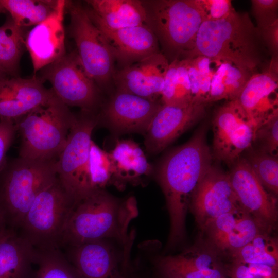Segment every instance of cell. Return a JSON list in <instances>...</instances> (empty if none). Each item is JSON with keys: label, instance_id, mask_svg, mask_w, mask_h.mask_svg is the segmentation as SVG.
Wrapping results in <instances>:
<instances>
[{"label": "cell", "instance_id": "obj_6", "mask_svg": "<svg viewBox=\"0 0 278 278\" xmlns=\"http://www.w3.org/2000/svg\"><path fill=\"white\" fill-rule=\"evenodd\" d=\"M147 24L156 36L165 56L184 59L194 47L200 25L205 20L200 0L142 1Z\"/></svg>", "mask_w": 278, "mask_h": 278}, {"label": "cell", "instance_id": "obj_31", "mask_svg": "<svg viewBox=\"0 0 278 278\" xmlns=\"http://www.w3.org/2000/svg\"><path fill=\"white\" fill-rule=\"evenodd\" d=\"M37 250V278H81L60 248Z\"/></svg>", "mask_w": 278, "mask_h": 278}, {"label": "cell", "instance_id": "obj_36", "mask_svg": "<svg viewBox=\"0 0 278 278\" xmlns=\"http://www.w3.org/2000/svg\"><path fill=\"white\" fill-rule=\"evenodd\" d=\"M251 11L257 29H261L278 22L277 0H252Z\"/></svg>", "mask_w": 278, "mask_h": 278}, {"label": "cell", "instance_id": "obj_41", "mask_svg": "<svg viewBox=\"0 0 278 278\" xmlns=\"http://www.w3.org/2000/svg\"><path fill=\"white\" fill-rule=\"evenodd\" d=\"M7 226L2 212L0 209V235L7 228Z\"/></svg>", "mask_w": 278, "mask_h": 278}, {"label": "cell", "instance_id": "obj_37", "mask_svg": "<svg viewBox=\"0 0 278 278\" xmlns=\"http://www.w3.org/2000/svg\"><path fill=\"white\" fill-rule=\"evenodd\" d=\"M191 101H192V98L187 61L185 58L178 59L171 104H184Z\"/></svg>", "mask_w": 278, "mask_h": 278}, {"label": "cell", "instance_id": "obj_14", "mask_svg": "<svg viewBox=\"0 0 278 278\" xmlns=\"http://www.w3.org/2000/svg\"><path fill=\"white\" fill-rule=\"evenodd\" d=\"M239 205L228 173L212 165L194 192L189 207L203 230L211 221Z\"/></svg>", "mask_w": 278, "mask_h": 278}, {"label": "cell", "instance_id": "obj_38", "mask_svg": "<svg viewBox=\"0 0 278 278\" xmlns=\"http://www.w3.org/2000/svg\"><path fill=\"white\" fill-rule=\"evenodd\" d=\"M205 21H217L228 16L234 9L229 0H200Z\"/></svg>", "mask_w": 278, "mask_h": 278}, {"label": "cell", "instance_id": "obj_21", "mask_svg": "<svg viewBox=\"0 0 278 278\" xmlns=\"http://www.w3.org/2000/svg\"><path fill=\"white\" fill-rule=\"evenodd\" d=\"M157 268L160 278H230L228 268L212 248L194 247L180 254L163 257Z\"/></svg>", "mask_w": 278, "mask_h": 278}, {"label": "cell", "instance_id": "obj_32", "mask_svg": "<svg viewBox=\"0 0 278 278\" xmlns=\"http://www.w3.org/2000/svg\"><path fill=\"white\" fill-rule=\"evenodd\" d=\"M256 176L270 193L278 194V158L258 149L250 150L245 157Z\"/></svg>", "mask_w": 278, "mask_h": 278}, {"label": "cell", "instance_id": "obj_17", "mask_svg": "<svg viewBox=\"0 0 278 278\" xmlns=\"http://www.w3.org/2000/svg\"><path fill=\"white\" fill-rule=\"evenodd\" d=\"M203 231L212 249L231 256L260 233L269 232L240 205L211 221Z\"/></svg>", "mask_w": 278, "mask_h": 278}, {"label": "cell", "instance_id": "obj_33", "mask_svg": "<svg viewBox=\"0 0 278 278\" xmlns=\"http://www.w3.org/2000/svg\"><path fill=\"white\" fill-rule=\"evenodd\" d=\"M114 167L109 152L100 148L92 140L88 163V178L92 191L104 189L114 177Z\"/></svg>", "mask_w": 278, "mask_h": 278}, {"label": "cell", "instance_id": "obj_11", "mask_svg": "<svg viewBox=\"0 0 278 278\" xmlns=\"http://www.w3.org/2000/svg\"><path fill=\"white\" fill-rule=\"evenodd\" d=\"M213 158L232 165L251 148L255 128L237 100L216 111L212 120Z\"/></svg>", "mask_w": 278, "mask_h": 278}, {"label": "cell", "instance_id": "obj_20", "mask_svg": "<svg viewBox=\"0 0 278 278\" xmlns=\"http://www.w3.org/2000/svg\"><path fill=\"white\" fill-rule=\"evenodd\" d=\"M55 96L40 78L8 77L0 82V120L14 121Z\"/></svg>", "mask_w": 278, "mask_h": 278}, {"label": "cell", "instance_id": "obj_13", "mask_svg": "<svg viewBox=\"0 0 278 278\" xmlns=\"http://www.w3.org/2000/svg\"><path fill=\"white\" fill-rule=\"evenodd\" d=\"M206 105L191 101L161 104L145 132V145L152 154L161 152L204 115Z\"/></svg>", "mask_w": 278, "mask_h": 278}, {"label": "cell", "instance_id": "obj_3", "mask_svg": "<svg viewBox=\"0 0 278 278\" xmlns=\"http://www.w3.org/2000/svg\"><path fill=\"white\" fill-rule=\"evenodd\" d=\"M260 42L248 13L234 9L222 19L202 22L194 47L185 58L205 56L229 61L253 72L261 62Z\"/></svg>", "mask_w": 278, "mask_h": 278}, {"label": "cell", "instance_id": "obj_24", "mask_svg": "<svg viewBox=\"0 0 278 278\" xmlns=\"http://www.w3.org/2000/svg\"><path fill=\"white\" fill-rule=\"evenodd\" d=\"M86 10L93 22L111 29L147 24V14L141 1L89 0Z\"/></svg>", "mask_w": 278, "mask_h": 278}, {"label": "cell", "instance_id": "obj_25", "mask_svg": "<svg viewBox=\"0 0 278 278\" xmlns=\"http://www.w3.org/2000/svg\"><path fill=\"white\" fill-rule=\"evenodd\" d=\"M37 250L16 230L0 235V278H27L35 264Z\"/></svg>", "mask_w": 278, "mask_h": 278}, {"label": "cell", "instance_id": "obj_16", "mask_svg": "<svg viewBox=\"0 0 278 278\" xmlns=\"http://www.w3.org/2000/svg\"><path fill=\"white\" fill-rule=\"evenodd\" d=\"M65 12L66 1L59 0L55 12L26 34L25 47L29 53L34 74L66 54Z\"/></svg>", "mask_w": 278, "mask_h": 278}, {"label": "cell", "instance_id": "obj_5", "mask_svg": "<svg viewBox=\"0 0 278 278\" xmlns=\"http://www.w3.org/2000/svg\"><path fill=\"white\" fill-rule=\"evenodd\" d=\"M77 120L56 96L14 121L20 136L19 157L37 160L58 158Z\"/></svg>", "mask_w": 278, "mask_h": 278}, {"label": "cell", "instance_id": "obj_22", "mask_svg": "<svg viewBox=\"0 0 278 278\" xmlns=\"http://www.w3.org/2000/svg\"><path fill=\"white\" fill-rule=\"evenodd\" d=\"M95 25L103 34L119 69L160 52L158 39L147 24L118 29Z\"/></svg>", "mask_w": 278, "mask_h": 278}, {"label": "cell", "instance_id": "obj_40", "mask_svg": "<svg viewBox=\"0 0 278 278\" xmlns=\"http://www.w3.org/2000/svg\"><path fill=\"white\" fill-rule=\"evenodd\" d=\"M257 31L262 43L268 47L272 57H278V22Z\"/></svg>", "mask_w": 278, "mask_h": 278}, {"label": "cell", "instance_id": "obj_2", "mask_svg": "<svg viewBox=\"0 0 278 278\" xmlns=\"http://www.w3.org/2000/svg\"><path fill=\"white\" fill-rule=\"evenodd\" d=\"M136 201H120L104 189L93 191L74 204L63 232L61 247L115 238L128 240L129 225L138 215Z\"/></svg>", "mask_w": 278, "mask_h": 278}, {"label": "cell", "instance_id": "obj_15", "mask_svg": "<svg viewBox=\"0 0 278 278\" xmlns=\"http://www.w3.org/2000/svg\"><path fill=\"white\" fill-rule=\"evenodd\" d=\"M161 105L156 100L116 91L98 114V123L102 120L118 134L144 133Z\"/></svg>", "mask_w": 278, "mask_h": 278}, {"label": "cell", "instance_id": "obj_18", "mask_svg": "<svg viewBox=\"0 0 278 278\" xmlns=\"http://www.w3.org/2000/svg\"><path fill=\"white\" fill-rule=\"evenodd\" d=\"M278 57L262 73H253L237 101L255 130L278 109Z\"/></svg>", "mask_w": 278, "mask_h": 278}, {"label": "cell", "instance_id": "obj_1", "mask_svg": "<svg viewBox=\"0 0 278 278\" xmlns=\"http://www.w3.org/2000/svg\"><path fill=\"white\" fill-rule=\"evenodd\" d=\"M206 136V126H202L187 142L168 153L158 168L157 178L170 217L168 244L171 246L183 238L192 197L212 165Z\"/></svg>", "mask_w": 278, "mask_h": 278}, {"label": "cell", "instance_id": "obj_4", "mask_svg": "<svg viewBox=\"0 0 278 278\" xmlns=\"http://www.w3.org/2000/svg\"><path fill=\"white\" fill-rule=\"evenodd\" d=\"M57 160L7 159L0 171V209L8 227L19 229L37 196L57 179Z\"/></svg>", "mask_w": 278, "mask_h": 278}, {"label": "cell", "instance_id": "obj_7", "mask_svg": "<svg viewBox=\"0 0 278 278\" xmlns=\"http://www.w3.org/2000/svg\"><path fill=\"white\" fill-rule=\"evenodd\" d=\"M74 202L57 179L37 196L20 228V234L36 249L60 248Z\"/></svg>", "mask_w": 278, "mask_h": 278}, {"label": "cell", "instance_id": "obj_19", "mask_svg": "<svg viewBox=\"0 0 278 278\" xmlns=\"http://www.w3.org/2000/svg\"><path fill=\"white\" fill-rule=\"evenodd\" d=\"M169 60L161 51L115 71L116 91L156 100L160 96Z\"/></svg>", "mask_w": 278, "mask_h": 278}, {"label": "cell", "instance_id": "obj_12", "mask_svg": "<svg viewBox=\"0 0 278 278\" xmlns=\"http://www.w3.org/2000/svg\"><path fill=\"white\" fill-rule=\"evenodd\" d=\"M231 166L228 175L239 205L266 230H272L277 221L275 196L267 192L245 157Z\"/></svg>", "mask_w": 278, "mask_h": 278}, {"label": "cell", "instance_id": "obj_28", "mask_svg": "<svg viewBox=\"0 0 278 278\" xmlns=\"http://www.w3.org/2000/svg\"><path fill=\"white\" fill-rule=\"evenodd\" d=\"M59 0H0L6 12L18 26H36L53 14Z\"/></svg>", "mask_w": 278, "mask_h": 278}, {"label": "cell", "instance_id": "obj_43", "mask_svg": "<svg viewBox=\"0 0 278 278\" xmlns=\"http://www.w3.org/2000/svg\"><path fill=\"white\" fill-rule=\"evenodd\" d=\"M5 12L6 11L5 10L4 8L0 3V14L2 13H5Z\"/></svg>", "mask_w": 278, "mask_h": 278}, {"label": "cell", "instance_id": "obj_26", "mask_svg": "<svg viewBox=\"0 0 278 278\" xmlns=\"http://www.w3.org/2000/svg\"><path fill=\"white\" fill-rule=\"evenodd\" d=\"M253 73L231 62L222 61L212 80L208 103L236 100Z\"/></svg>", "mask_w": 278, "mask_h": 278}, {"label": "cell", "instance_id": "obj_39", "mask_svg": "<svg viewBox=\"0 0 278 278\" xmlns=\"http://www.w3.org/2000/svg\"><path fill=\"white\" fill-rule=\"evenodd\" d=\"M14 121L0 120V171L6 162V154L16 133Z\"/></svg>", "mask_w": 278, "mask_h": 278}, {"label": "cell", "instance_id": "obj_23", "mask_svg": "<svg viewBox=\"0 0 278 278\" xmlns=\"http://www.w3.org/2000/svg\"><path fill=\"white\" fill-rule=\"evenodd\" d=\"M68 260L81 278H124L114 252L105 240L67 246Z\"/></svg>", "mask_w": 278, "mask_h": 278}, {"label": "cell", "instance_id": "obj_27", "mask_svg": "<svg viewBox=\"0 0 278 278\" xmlns=\"http://www.w3.org/2000/svg\"><path fill=\"white\" fill-rule=\"evenodd\" d=\"M114 167V177L130 179L147 175L151 167L140 146L131 140L119 141L109 152Z\"/></svg>", "mask_w": 278, "mask_h": 278}, {"label": "cell", "instance_id": "obj_29", "mask_svg": "<svg viewBox=\"0 0 278 278\" xmlns=\"http://www.w3.org/2000/svg\"><path fill=\"white\" fill-rule=\"evenodd\" d=\"M26 34L10 18L0 26V68L16 77L24 51Z\"/></svg>", "mask_w": 278, "mask_h": 278}, {"label": "cell", "instance_id": "obj_35", "mask_svg": "<svg viewBox=\"0 0 278 278\" xmlns=\"http://www.w3.org/2000/svg\"><path fill=\"white\" fill-rule=\"evenodd\" d=\"M230 278H278V267L233 260L228 268Z\"/></svg>", "mask_w": 278, "mask_h": 278}, {"label": "cell", "instance_id": "obj_9", "mask_svg": "<svg viewBox=\"0 0 278 278\" xmlns=\"http://www.w3.org/2000/svg\"><path fill=\"white\" fill-rule=\"evenodd\" d=\"M98 124V114L81 111L57 160L58 179L74 203L93 192L88 163L92 134Z\"/></svg>", "mask_w": 278, "mask_h": 278}, {"label": "cell", "instance_id": "obj_30", "mask_svg": "<svg viewBox=\"0 0 278 278\" xmlns=\"http://www.w3.org/2000/svg\"><path fill=\"white\" fill-rule=\"evenodd\" d=\"M264 231L231 255L233 260L256 263L278 267L276 240Z\"/></svg>", "mask_w": 278, "mask_h": 278}, {"label": "cell", "instance_id": "obj_10", "mask_svg": "<svg viewBox=\"0 0 278 278\" xmlns=\"http://www.w3.org/2000/svg\"><path fill=\"white\" fill-rule=\"evenodd\" d=\"M40 79L48 81L56 96L67 107L95 113L100 90L84 70L75 50L44 67Z\"/></svg>", "mask_w": 278, "mask_h": 278}, {"label": "cell", "instance_id": "obj_34", "mask_svg": "<svg viewBox=\"0 0 278 278\" xmlns=\"http://www.w3.org/2000/svg\"><path fill=\"white\" fill-rule=\"evenodd\" d=\"M258 145L259 150L277 155L278 150V109L254 132L253 142Z\"/></svg>", "mask_w": 278, "mask_h": 278}, {"label": "cell", "instance_id": "obj_42", "mask_svg": "<svg viewBox=\"0 0 278 278\" xmlns=\"http://www.w3.org/2000/svg\"><path fill=\"white\" fill-rule=\"evenodd\" d=\"M8 75L4 72L1 68H0V82L7 78Z\"/></svg>", "mask_w": 278, "mask_h": 278}, {"label": "cell", "instance_id": "obj_8", "mask_svg": "<svg viewBox=\"0 0 278 278\" xmlns=\"http://www.w3.org/2000/svg\"><path fill=\"white\" fill-rule=\"evenodd\" d=\"M70 16L69 32L75 50L84 70L100 90H106L113 81L115 60L108 42L80 3L66 1Z\"/></svg>", "mask_w": 278, "mask_h": 278}, {"label": "cell", "instance_id": "obj_44", "mask_svg": "<svg viewBox=\"0 0 278 278\" xmlns=\"http://www.w3.org/2000/svg\"><path fill=\"white\" fill-rule=\"evenodd\" d=\"M124 278H129L128 276H127L126 275H125V276L124 277Z\"/></svg>", "mask_w": 278, "mask_h": 278}]
</instances>
